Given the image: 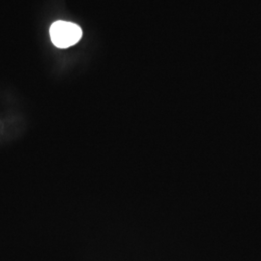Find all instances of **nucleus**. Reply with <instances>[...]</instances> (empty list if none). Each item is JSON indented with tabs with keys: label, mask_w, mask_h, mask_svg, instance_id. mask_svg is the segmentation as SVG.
I'll list each match as a JSON object with an SVG mask.
<instances>
[{
	"label": "nucleus",
	"mask_w": 261,
	"mask_h": 261,
	"mask_svg": "<svg viewBox=\"0 0 261 261\" xmlns=\"http://www.w3.org/2000/svg\"><path fill=\"white\" fill-rule=\"evenodd\" d=\"M49 35L55 46L67 48L74 46L82 39L83 30L73 22L57 20L49 28Z\"/></svg>",
	"instance_id": "f257e3e1"
}]
</instances>
